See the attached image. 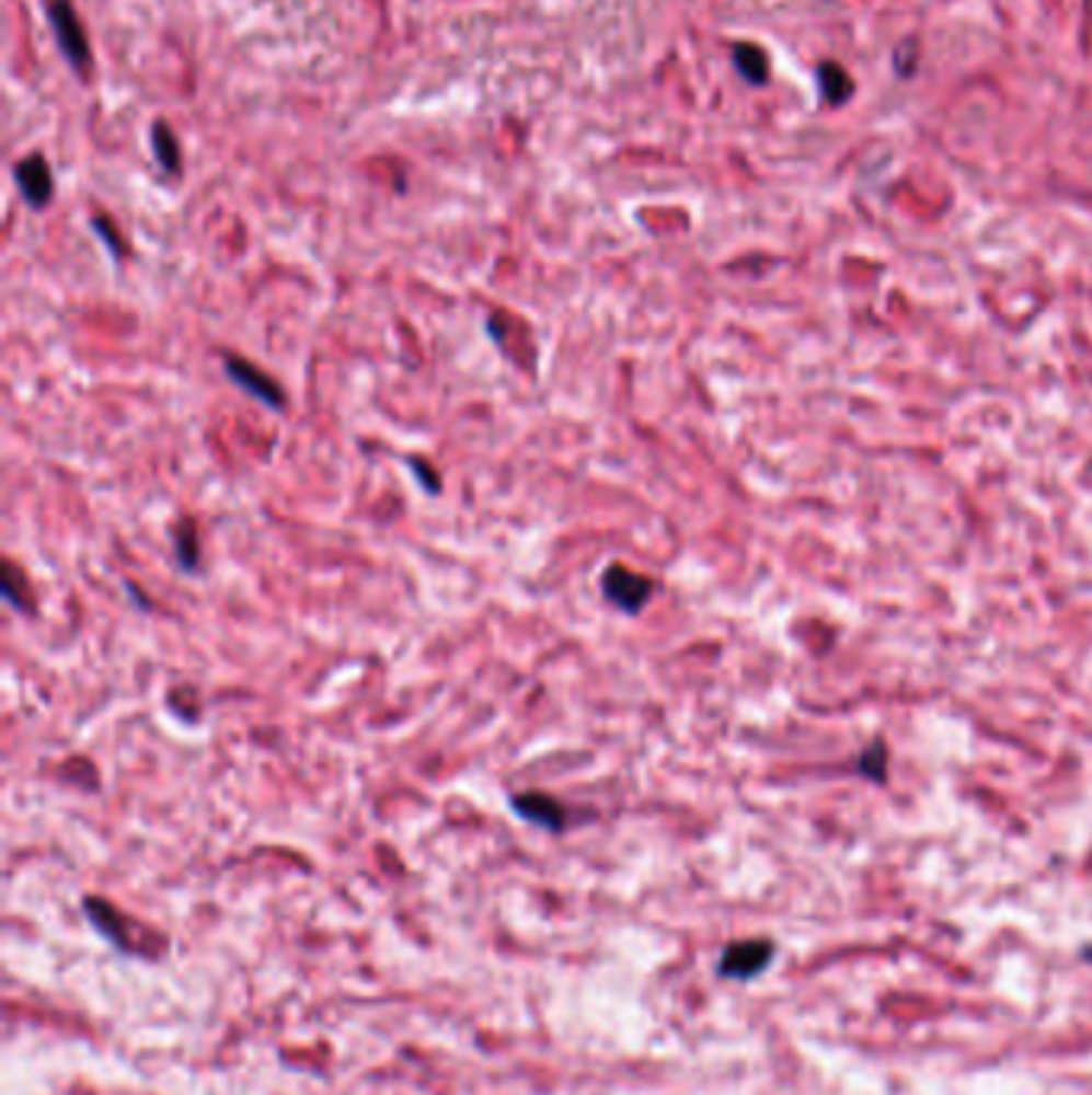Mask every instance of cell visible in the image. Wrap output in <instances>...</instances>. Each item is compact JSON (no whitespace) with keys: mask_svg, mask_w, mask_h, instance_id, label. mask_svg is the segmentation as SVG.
Returning a JSON list of instances; mask_svg holds the SVG:
<instances>
[{"mask_svg":"<svg viewBox=\"0 0 1092 1095\" xmlns=\"http://www.w3.org/2000/svg\"><path fill=\"white\" fill-rule=\"evenodd\" d=\"M45 13H48V23H51V33H55V43L61 48V55L68 58V65L87 78L90 71V43H87L84 26H81V16L78 10L71 7V0H45Z\"/></svg>","mask_w":1092,"mask_h":1095,"instance_id":"6da1fadb","label":"cell"},{"mask_svg":"<svg viewBox=\"0 0 1092 1095\" xmlns=\"http://www.w3.org/2000/svg\"><path fill=\"white\" fill-rule=\"evenodd\" d=\"M599 587H602V596L625 615H637L654 596V580L644 574H634L625 564H609L602 570Z\"/></svg>","mask_w":1092,"mask_h":1095,"instance_id":"7a4b0ae2","label":"cell"},{"mask_svg":"<svg viewBox=\"0 0 1092 1095\" xmlns=\"http://www.w3.org/2000/svg\"><path fill=\"white\" fill-rule=\"evenodd\" d=\"M772 958H775V945L769 938L734 942V945L724 948V955L717 961V973L727 977V980H754L772 965Z\"/></svg>","mask_w":1092,"mask_h":1095,"instance_id":"3957f363","label":"cell"},{"mask_svg":"<svg viewBox=\"0 0 1092 1095\" xmlns=\"http://www.w3.org/2000/svg\"><path fill=\"white\" fill-rule=\"evenodd\" d=\"M221 362H225L228 379L234 381L238 388H244L260 404H266L269 411H286V391H283V384L273 379V376H266L260 366H253V362L234 356V353H225Z\"/></svg>","mask_w":1092,"mask_h":1095,"instance_id":"277c9868","label":"cell"},{"mask_svg":"<svg viewBox=\"0 0 1092 1095\" xmlns=\"http://www.w3.org/2000/svg\"><path fill=\"white\" fill-rule=\"evenodd\" d=\"M509 807L526 820V823H536V827H545L551 833H561L567 827V807L561 800H554L551 795H542V792H526V795H516L509 800Z\"/></svg>","mask_w":1092,"mask_h":1095,"instance_id":"5b68a950","label":"cell"},{"mask_svg":"<svg viewBox=\"0 0 1092 1095\" xmlns=\"http://www.w3.org/2000/svg\"><path fill=\"white\" fill-rule=\"evenodd\" d=\"M16 186L23 193V199L33 206V209H45L51 203V193H55V183H51V170L45 164L43 158H26L16 164Z\"/></svg>","mask_w":1092,"mask_h":1095,"instance_id":"8992f818","label":"cell"},{"mask_svg":"<svg viewBox=\"0 0 1092 1095\" xmlns=\"http://www.w3.org/2000/svg\"><path fill=\"white\" fill-rule=\"evenodd\" d=\"M0 590H3V599L16 609V612H36V596H33V590H30V580H26V574L13 564V561H3V577H0Z\"/></svg>","mask_w":1092,"mask_h":1095,"instance_id":"52a82bcc","label":"cell"},{"mask_svg":"<svg viewBox=\"0 0 1092 1095\" xmlns=\"http://www.w3.org/2000/svg\"><path fill=\"white\" fill-rule=\"evenodd\" d=\"M173 554H176V564L186 574H196V567H199V529H196L193 519H180L173 526Z\"/></svg>","mask_w":1092,"mask_h":1095,"instance_id":"ba28073f","label":"cell"},{"mask_svg":"<svg viewBox=\"0 0 1092 1095\" xmlns=\"http://www.w3.org/2000/svg\"><path fill=\"white\" fill-rule=\"evenodd\" d=\"M734 65L750 84H766L769 78V58L759 45H737L734 48Z\"/></svg>","mask_w":1092,"mask_h":1095,"instance_id":"9c48e42d","label":"cell"},{"mask_svg":"<svg viewBox=\"0 0 1092 1095\" xmlns=\"http://www.w3.org/2000/svg\"><path fill=\"white\" fill-rule=\"evenodd\" d=\"M817 81H820V90H824V100L827 103H846L849 96H852V81H849V74L842 71L840 65H820V71H817Z\"/></svg>","mask_w":1092,"mask_h":1095,"instance_id":"30bf717a","label":"cell"},{"mask_svg":"<svg viewBox=\"0 0 1092 1095\" xmlns=\"http://www.w3.org/2000/svg\"><path fill=\"white\" fill-rule=\"evenodd\" d=\"M151 141H154V158H158V164L168 170V173H176V170H180V145H176V138H173V131L168 128V123H158V126H154Z\"/></svg>","mask_w":1092,"mask_h":1095,"instance_id":"8fae6325","label":"cell"},{"mask_svg":"<svg viewBox=\"0 0 1092 1095\" xmlns=\"http://www.w3.org/2000/svg\"><path fill=\"white\" fill-rule=\"evenodd\" d=\"M859 772L869 775L872 782H884V775H887V747H884L882 740H875V744L859 757Z\"/></svg>","mask_w":1092,"mask_h":1095,"instance_id":"7c38bea8","label":"cell"},{"mask_svg":"<svg viewBox=\"0 0 1092 1095\" xmlns=\"http://www.w3.org/2000/svg\"><path fill=\"white\" fill-rule=\"evenodd\" d=\"M407 464L414 468V474H417V481H421L423 491H426V494H439V491H442V481H439V477L433 474V468H429V464L421 462V459H411V462H407Z\"/></svg>","mask_w":1092,"mask_h":1095,"instance_id":"4fadbf2b","label":"cell"},{"mask_svg":"<svg viewBox=\"0 0 1092 1095\" xmlns=\"http://www.w3.org/2000/svg\"><path fill=\"white\" fill-rule=\"evenodd\" d=\"M93 228H96V234H100V238H106L110 251L116 253V256H123V253H126L123 241H119V234L113 231V221H110V218H100V215H96V218H93Z\"/></svg>","mask_w":1092,"mask_h":1095,"instance_id":"5bb4252c","label":"cell"}]
</instances>
